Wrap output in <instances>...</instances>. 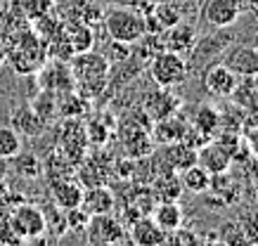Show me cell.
<instances>
[{
  "mask_svg": "<svg viewBox=\"0 0 258 246\" xmlns=\"http://www.w3.org/2000/svg\"><path fill=\"white\" fill-rule=\"evenodd\" d=\"M218 239L220 241H230V244H246L239 222H225L218 232Z\"/></svg>",
  "mask_w": 258,
  "mask_h": 246,
  "instance_id": "obj_33",
  "label": "cell"
},
{
  "mask_svg": "<svg viewBox=\"0 0 258 246\" xmlns=\"http://www.w3.org/2000/svg\"><path fill=\"white\" fill-rule=\"evenodd\" d=\"M189 69L185 55H178V52H171V50H159L157 55H152L149 78L159 88H175L180 83H185Z\"/></svg>",
  "mask_w": 258,
  "mask_h": 246,
  "instance_id": "obj_4",
  "label": "cell"
},
{
  "mask_svg": "<svg viewBox=\"0 0 258 246\" xmlns=\"http://www.w3.org/2000/svg\"><path fill=\"white\" fill-rule=\"evenodd\" d=\"M239 227L244 232L246 244H258V213H249L239 220Z\"/></svg>",
  "mask_w": 258,
  "mask_h": 246,
  "instance_id": "obj_34",
  "label": "cell"
},
{
  "mask_svg": "<svg viewBox=\"0 0 258 246\" xmlns=\"http://www.w3.org/2000/svg\"><path fill=\"white\" fill-rule=\"evenodd\" d=\"M180 107H182V102H180L178 95L171 93V88H159L154 93H149L145 97V102H142V109L152 121L173 116V114H178Z\"/></svg>",
  "mask_w": 258,
  "mask_h": 246,
  "instance_id": "obj_13",
  "label": "cell"
},
{
  "mask_svg": "<svg viewBox=\"0 0 258 246\" xmlns=\"http://www.w3.org/2000/svg\"><path fill=\"white\" fill-rule=\"evenodd\" d=\"M235 40L232 33H225L223 29H218V33H213V36H206V38H197L195 48L189 50L187 55H192V62H187V69H199V66H209L213 57H223L225 48Z\"/></svg>",
  "mask_w": 258,
  "mask_h": 246,
  "instance_id": "obj_7",
  "label": "cell"
},
{
  "mask_svg": "<svg viewBox=\"0 0 258 246\" xmlns=\"http://www.w3.org/2000/svg\"><path fill=\"white\" fill-rule=\"evenodd\" d=\"M86 239L90 244L97 246H109V244H123L128 239V227L123 225L121 218L114 213H102V215H90V222L86 227Z\"/></svg>",
  "mask_w": 258,
  "mask_h": 246,
  "instance_id": "obj_5",
  "label": "cell"
},
{
  "mask_svg": "<svg viewBox=\"0 0 258 246\" xmlns=\"http://www.w3.org/2000/svg\"><path fill=\"white\" fill-rule=\"evenodd\" d=\"M232 100V104L242 107V109H249L253 104H258V90H256V76H249V78H239L237 80L232 95L227 97Z\"/></svg>",
  "mask_w": 258,
  "mask_h": 246,
  "instance_id": "obj_27",
  "label": "cell"
},
{
  "mask_svg": "<svg viewBox=\"0 0 258 246\" xmlns=\"http://www.w3.org/2000/svg\"><path fill=\"white\" fill-rule=\"evenodd\" d=\"M12 69L22 76H31L36 73L47 62V48H45V40L38 38V33L29 29L24 33L22 38L17 40L15 45L8 48V57H5Z\"/></svg>",
  "mask_w": 258,
  "mask_h": 246,
  "instance_id": "obj_3",
  "label": "cell"
},
{
  "mask_svg": "<svg viewBox=\"0 0 258 246\" xmlns=\"http://www.w3.org/2000/svg\"><path fill=\"white\" fill-rule=\"evenodd\" d=\"M22 151V135L12 126H0V159L10 161Z\"/></svg>",
  "mask_w": 258,
  "mask_h": 246,
  "instance_id": "obj_29",
  "label": "cell"
},
{
  "mask_svg": "<svg viewBox=\"0 0 258 246\" xmlns=\"http://www.w3.org/2000/svg\"><path fill=\"white\" fill-rule=\"evenodd\" d=\"M83 185L74 178H62V180H52V204L59 206L62 211L81 206L83 199Z\"/></svg>",
  "mask_w": 258,
  "mask_h": 246,
  "instance_id": "obj_18",
  "label": "cell"
},
{
  "mask_svg": "<svg viewBox=\"0 0 258 246\" xmlns=\"http://www.w3.org/2000/svg\"><path fill=\"white\" fill-rule=\"evenodd\" d=\"M149 215L166 234H171L178 227H182V220H185V213H182L178 201H157Z\"/></svg>",
  "mask_w": 258,
  "mask_h": 246,
  "instance_id": "obj_20",
  "label": "cell"
},
{
  "mask_svg": "<svg viewBox=\"0 0 258 246\" xmlns=\"http://www.w3.org/2000/svg\"><path fill=\"white\" fill-rule=\"evenodd\" d=\"M71 73H74V83L83 97L93 100V97L102 95L104 88L109 83L111 73V62L107 59V55L88 50V52H79L69 59Z\"/></svg>",
  "mask_w": 258,
  "mask_h": 246,
  "instance_id": "obj_1",
  "label": "cell"
},
{
  "mask_svg": "<svg viewBox=\"0 0 258 246\" xmlns=\"http://www.w3.org/2000/svg\"><path fill=\"white\" fill-rule=\"evenodd\" d=\"M116 130V123H104L102 116H97L95 121H90L86 126V135L90 144H104L109 140V135Z\"/></svg>",
  "mask_w": 258,
  "mask_h": 246,
  "instance_id": "obj_31",
  "label": "cell"
},
{
  "mask_svg": "<svg viewBox=\"0 0 258 246\" xmlns=\"http://www.w3.org/2000/svg\"><path fill=\"white\" fill-rule=\"evenodd\" d=\"M0 241H3V244H22V239H19V234L15 232V227L10 225L8 218L0 220Z\"/></svg>",
  "mask_w": 258,
  "mask_h": 246,
  "instance_id": "obj_35",
  "label": "cell"
},
{
  "mask_svg": "<svg viewBox=\"0 0 258 246\" xmlns=\"http://www.w3.org/2000/svg\"><path fill=\"white\" fill-rule=\"evenodd\" d=\"M149 192H152L154 201H178L185 190H182L178 173H157Z\"/></svg>",
  "mask_w": 258,
  "mask_h": 246,
  "instance_id": "obj_21",
  "label": "cell"
},
{
  "mask_svg": "<svg viewBox=\"0 0 258 246\" xmlns=\"http://www.w3.org/2000/svg\"><path fill=\"white\" fill-rule=\"evenodd\" d=\"M166 237L168 234L152 220V215H140V218H135L128 225V239H131V244L159 246V244H166Z\"/></svg>",
  "mask_w": 258,
  "mask_h": 246,
  "instance_id": "obj_14",
  "label": "cell"
},
{
  "mask_svg": "<svg viewBox=\"0 0 258 246\" xmlns=\"http://www.w3.org/2000/svg\"><path fill=\"white\" fill-rule=\"evenodd\" d=\"M64 213H67V225H69L71 232H86L88 222H90V213H86L81 206L69 208V211H64Z\"/></svg>",
  "mask_w": 258,
  "mask_h": 246,
  "instance_id": "obj_32",
  "label": "cell"
},
{
  "mask_svg": "<svg viewBox=\"0 0 258 246\" xmlns=\"http://www.w3.org/2000/svg\"><path fill=\"white\" fill-rule=\"evenodd\" d=\"M187 121L182 119L180 114H173V116H166V119L152 121V128H149V135L154 140V144H171V142H180L185 130H187Z\"/></svg>",
  "mask_w": 258,
  "mask_h": 246,
  "instance_id": "obj_16",
  "label": "cell"
},
{
  "mask_svg": "<svg viewBox=\"0 0 258 246\" xmlns=\"http://www.w3.org/2000/svg\"><path fill=\"white\" fill-rule=\"evenodd\" d=\"M38 83L43 90H50L55 95H62V93H69V90H76V83H74V73H71V66L67 62H52V64H43L38 71Z\"/></svg>",
  "mask_w": 258,
  "mask_h": 246,
  "instance_id": "obj_8",
  "label": "cell"
},
{
  "mask_svg": "<svg viewBox=\"0 0 258 246\" xmlns=\"http://www.w3.org/2000/svg\"><path fill=\"white\" fill-rule=\"evenodd\" d=\"M43 213H45V232H50V237L52 239H59V237H64V234L69 232L67 213H64L59 206L50 204V206L43 208Z\"/></svg>",
  "mask_w": 258,
  "mask_h": 246,
  "instance_id": "obj_28",
  "label": "cell"
},
{
  "mask_svg": "<svg viewBox=\"0 0 258 246\" xmlns=\"http://www.w3.org/2000/svg\"><path fill=\"white\" fill-rule=\"evenodd\" d=\"M178 175H180V183H182V190L192 192V194H206L209 187H211V173L204 166H199L197 161L192 166L182 168Z\"/></svg>",
  "mask_w": 258,
  "mask_h": 246,
  "instance_id": "obj_22",
  "label": "cell"
},
{
  "mask_svg": "<svg viewBox=\"0 0 258 246\" xmlns=\"http://www.w3.org/2000/svg\"><path fill=\"white\" fill-rule=\"evenodd\" d=\"M81 208L90 215L114 213V208H116V194L107 185H90V187L83 190Z\"/></svg>",
  "mask_w": 258,
  "mask_h": 246,
  "instance_id": "obj_15",
  "label": "cell"
},
{
  "mask_svg": "<svg viewBox=\"0 0 258 246\" xmlns=\"http://www.w3.org/2000/svg\"><path fill=\"white\" fill-rule=\"evenodd\" d=\"M64 33H67V40H69L74 55L79 52H88V50L95 48V33L93 29L86 24V22H71V24L64 26Z\"/></svg>",
  "mask_w": 258,
  "mask_h": 246,
  "instance_id": "obj_23",
  "label": "cell"
},
{
  "mask_svg": "<svg viewBox=\"0 0 258 246\" xmlns=\"http://www.w3.org/2000/svg\"><path fill=\"white\" fill-rule=\"evenodd\" d=\"M237 76L227 66L223 64H209L202 73V86L204 90L213 97H220V100H227V97L232 95V90L237 86Z\"/></svg>",
  "mask_w": 258,
  "mask_h": 246,
  "instance_id": "obj_11",
  "label": "cell"
},
{
  "mask_svg": "<svg viewBox=\"0 0 258 246\" xmlns=\"http://www.w3.org/2000/svg\"><path fill=\"white\" fill-rule=\"evenodd\" d=\"M10 126L15 128L19 135L38 137V135H43V130H45L47 123L40 119L36 111H33L31 104H22V107H17V109L12 111V121H10Z\"/></svg>",
  "mask_w": 258,
  "mask_h": 246,
  "instance_id": "obj_19",
  "label": "cell"
},
{
  "mask_svg": "<svg viewBox=\"0 0 258 246\" xmlns=\"http://www.w3.org/2000/svg\"><path fill=\"white\" fill-rule=\"evenodd\" d=\"M10 161H12L15 173L19 175V178H24V180H36V178L43 175V163H40V159L33 154V151H24L22 149Z\"/></svg>",
  "mask_w": 258,
  "mask_h": 246,
  "instance_id": "obj_25",
  "label": "cell"
},
{
  "mask_svg": "<svg viewBox=\"0 0 258 246\" xmlns=\"http://www.w3.org/2000/svg\"><path fill=\"white\" fill-rule=\"evenodd\" d=\"M189 126H195L197 130H202L206 137H213L220 128V109H216L211 104H199Z\"/></svg>",
  "mask_w": 258,
  "mask_h": 246,
  "instance_id": "obj_24",
  "label": "cell"
},
{
  "mask_svg": "<svg viewBox=\"0 0 258 246\" xmlns=\"http://www.w3.org/2000/svg\"><path fill=\"white\" fill-rule=\"evenodd\" d=\"M102 22H104V31H107L109 40H116L123 45H135L147 33V19L135 8L114 5L111 10H107Z\"/></svg>",
  "mask_w": 258,
  "mask_h": 246,
  "instance_id": "obj_2",
  "label": "cell"
},
{
  "mask_svg": "<svg viewBox=\"0 0 258 246\" xmlns=\"http://www.w3.org/2000/svg\"><path fill=\"white\" fill-rule=\"evenodd\" d=\"M5 57H8V52H5V48H3V45H0V64L5 62Z\"/></svg>",
  "mask_w": 258,
  "mask_h": 246,
  "instance_id": "obj_36",
  "label": "cell"
},
{
  "mask_svg": "<svg viewBox=\"0 0 258 246\" xmlns=\"http://www.w3.org/2000/svg\"><path fill=\"white\" fill-rule=\"evenodd\" d=\"M33 111L38 114L40 119L45 121V123H50V121L55 119V114H57V95L55 93H50V90H43L40 88V93L38 97L31 102Z\"/></svg>",
  "mask_w": 258,
  "mask_h": 246,
  "instance_id": "obj_30",
  "label": "cell"
},
{
  "mask_svg": "<svg viewBox=\"0 0 258 246\" xmlns=\"http://www.w3.org/2000/svg\"><path fill=\"white\" fill-rule=\"evenodd\" d=\"M253 48L258 50V33H256V36H253Z\"/></svg>",
  "mask_w": 258,
  "mask_h": 246,
  "instance_id": "obj_37",
  "label": "cell"
},
{
  "mask_svg": "<svg viewBox=\"0 0 258 246\" xmlns=\"http://www.w3.org/2000/svg\"><path fill=\"white\" fill-rule=\"evenodd\" d=\"M145 19H154V29H157V33H164L166 29H171L173 24H178L180 22V12L178 10H173V5H168V3H154V5L147 10Z\"/></svg>",
  "mask_w": 258,
  "mask_h": 246,
  "instance_id": "obj_26",
  "label": "cell"
},
{
  "mask_svg": "<svg viewBox=\"0 0 258 246\" xmlns=\"http://www.w3.org/2000/svg\"><path fill=\"white\" fill-rule=\"evenodd\" d=\"M220 64L227 66L237 78L258 76V50L253 45H235L232 50L223 52Z\"/></svg>",
  "mask_w": 258,
  "mask_h": 246,
  "instance_id": "obj_10",
  "label": "cell"
},
{
  "mask_svg": "<svg viewBox=\"0 0 258 246\" xmlns=\"http://www.w3.org/2000/svg\"><path fill=\"white\" fill-rule=\"evenodd\" d=\"M164 36L166 38L161 40L164 50H171V52H178V55H187L189 50L195 48V43H197L195 26L185 24L182 19H180L178 24H173L171 29H166Z\"/></svg>",
  "mask_w": 258,
  "mask_h": 246,
  "instance_id": "obj_17",
  "label": "cell"
},
{
  "mask_svg": "<svg viewBox=\"0 0 258 246\" xmlns=\"http://www.w3.org/2000/svg\"><path fill=\"white\" fill-rule=\"evenodd\" d=\"M197 163L204 166L211 175L227 173V168L232 163V154H230L225 144H220L216 137H211L209 142L197 149Z\"/></svg>",
  "mask_w": 258,
  "mask_h": 246,
  "instance_id": "obj_12",
  "label": "cell"
},
{
  "mask_svg": "<svg viewBox=\"0 0 258 246\" xmlns=\"http://www.w3.org/2000/svg\"><path fill=\"white\" fill-rule=\"evenodd\" d=\"M10 225L15 227L22 241H33L45 234V213L36 204H19L8 215Z\"/></svg>",
  "mask_w": 258,
  "mask_h": 246,
  "instance_id": "obj_6",
  "label": "cell"
},
{
  "mask_svg": "<svg viewBox=\"0 0 258 246\" xmlns=\"http://www.w3.org/2000/svg\"><path fill=\"white\" fill-rule=\"evenodd\" d=\"M242 15L239 0H204L202 19L211 29H227L232 26Z\"/></svg>",
  "mask_w": 258,
  "mask_h": 246,
  "instance_id": "obj_9",
  "label": "cell"
}]
</instances>
